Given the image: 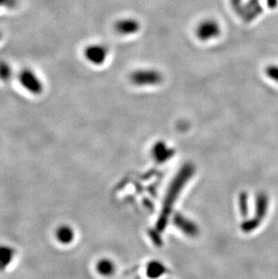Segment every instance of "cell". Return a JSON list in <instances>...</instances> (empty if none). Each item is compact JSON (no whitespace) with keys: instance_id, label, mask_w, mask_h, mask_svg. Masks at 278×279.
<instances>
[{"instance_id":"obj_1","label":"cell","mask_w":278,"mask_h":279,"mask_svg":"<svg viewBox=\"0 0 278 279\" xmlns=\"http://www.w3.org/2000/svg\"><path fill=\"white\" fill-rule=\"evenodd\" d=\"M129 80L132 84L138 87L157 86L163 82V75L155 69H140L130 74Z\"/></svg>"},{"instance_id":"obj_2","label":"cell","mask_w":278,"mask_h":279,"mask_svg":"<svg viewBox=\"0 0 278 279\" xmlns=\"http://www.w3.org/2000/svg\"><path fill=\"white\" fill-rule=\"evenodd\" d=\"M221 32V26L218 22L214 19H204L196 27L195 35L200 41L208 42L219 37Z\"/></svg>"},{"instance_id":"obj_3","label":"cell","mask_w":278,"mask_h":279,"mask_svg":"<svg viewBox=\"0 0 278 279\" xmlns=\"http://www.w3.org/2000/svg\"><path fill=\"white\" fill-rule=\"evenodd\" d=\"M85 57L89 63L94 65H101L105 63L109 54V49L100 43L90 44L85 49Z\"/></svg>"},{"instance_id":"obj_4","label":"cell","mask_w":278,"mask_h":279,"mask_svg":"<svg viewBox=\"0 0 278 279\" xmlns=\"http://www.w3.org/2000/svg\"><path fill=\"white\" fill-rule=\"evenodd\" d=\"M21 84L33 94H40L42 90V84L40 79L31 70H23L19 76Z\"/></svg>"},{"instance_id":"obj_5","label":"cell","mask_w":278,"mask_h":279,"mask_svg":"<svg viewBox=\"0 0 278 279\" xmlns=\"http://www.w3.org/2000/svg\"><path fill=\"white\" fill-rule=\"evenodd\" d=\"M114 28L120 36H132L140 30V23L135 18H122L116 22Z\"/></svg>"},{"instance_id":"obj_6","label":"cell","mask_w":278,"mask_h":279,"mask_svg":"<svg viewBox=\"0 0 278 279\" xmlns=\"http://www.w3.org/2000/svg\"><path fill=\"white\" fill-rule=\"evenodd\" d=\"M261 12V6L258 0H249L246 4H243L238 12L244 21L251 22Z\"/></svg>"},{"instance_id":"obj_7","label":"cell","mask_w":278,"mask_h":279,"mask_svg":"<svg viewBox=\"0 0 278 279\" xmlns=\"http://www.w3.org/2000/svg\"><path fill=\"white\" fill-rule=\"evenodd\" d=\"M15 248L9 245H0V271H4L10 267L16 258Z\"/></svg>"},{"instance_id":"obj_8","label":"cell","mask_w":278,"mask_h":279,"mask_svg":"<svg viewBox=\"0 0 278 279\" xmlns=\"http://www.w3.org/2000/svg\"><path fill=\"white\" fill-rule=\"evenodd\" d=\"M56 238L59 242L62 243L63 245H69L74 241L75 232L72 227L63 225L59 227L56 232Z\"/></svg>"},{"instance_id":"obj_9","label":"cell","mask_w":278,"mask_h":279,"mask_svg":"<svg viewBox=\"0 0 278 279\" xmlns=\"http://www.w3.org/2000/svg\"><path fill=\"white\" fill-rule=\"evenodd\" d=\"M97 269H98V271H99L100 274L103 275V276H110L113 273L114 266H113V264L111 263V261L104 259V260H101L99 262Z\"/></svg>"},{"instance_id":"obj_10","label":"cell","mask_w":278,"mask_h":279,"mask_svg":"<svg viewBox=\"0 0 278 279\" xmlns=\"http://www.w3.org/2000/svg\"><path fill=\"white\" fill-rule=\"evenodd\" d=\"M12 71L11 67L6 63L1 62L0 63V79L3 80H7L10 79Z\"/></svg>"},{"instance_id":"obj_11","label":"cell","mask_w":278,"mask_h":279,"mask_svg":"<svg viewBox=\"0 0 278 279\" xmlns=\"http://www.w3.org/2000/svg\"><path fill=\"white\" fill-rule=\"evenodd\" d=\"M163 268L160 264L153 263L148 268V275L151 278H158L160 275L163 274Z\"/></svg>"},{"instance_id":"obj_12","label":"cell","mask_w":278,"mask_h":279,"mask_svg":"<svg viewBox=\"0 0 278 279\" xmlns=\"http://www.w3.org/2000/svg\"><path fill=\"white\" fill-rule=\"evenodd\" d=\"M231 5L232 8L238 13L243 5V0H231Z\"/></svg>"},{"instance_id":"obj_13","label":"cell","mask_w":278,"mask_h":279,"mask_svg":"<svg viewBox=\"0 0 278 279\" xmlns=\"http://www.w3.org/2000/svg\"><path fill=\"white\" fill-rule=\"evenodd\" d=\"M16 4V0H0L1 6H8L12 7Z\"/></svg>"},{"instance_id":"obj_14","label":"cell","mask_w":278,"mask_h":279,"mask_svg":"<svg viewBox=\"0 0 278 279\" xmlns=\"http://www.w3.org/2000/svg\"><path fill=\"white\" fill-rule=\"evenodd\" d=\"M0 37H1V36H0Z\"/></svg>"}]
</instances>
